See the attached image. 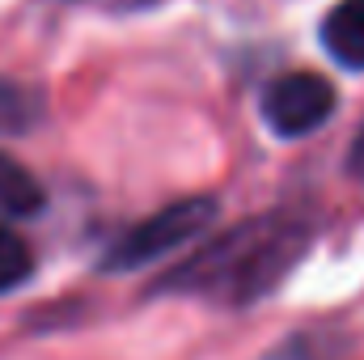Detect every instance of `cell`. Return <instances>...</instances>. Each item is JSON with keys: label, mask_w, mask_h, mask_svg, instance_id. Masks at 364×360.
<instances>
[{"label": "cell", "mask_w": 364, "mask_h": 360, "mask_svg": "<svg viewBox=\"0 0 364 360\" xmlns=\"http://www.w3.org/2000/svg\"><path fill=\"white\" fill-rule=\"evenodd\" d=\"M305 246H309V229L284 212L242 221L216 242L199 246L182 268H174L157 284V292H191L220 305H250L267 297L301 263Z\"/></svg>", "instance_id": "1"}, {"label": "cell", "mask_w": 364, "mask_h": 360, "mask_svg": "<svg viewBox=\"0 0 364 360\" xmlns=\"http://www.w3.org/2000/svg\"><path fill=\"white\" fill-rule=\"evenodd\" d=\"M212 221H216V199H208V195L178 199V203L161 208L157 216L140 221L136 229H127V233L102 255V268L106 271L144 268V263H153V259H161V255L186 246V242H195Z\"/></svg>", "instance_id": "2"}, {"label": "cell", "mask_w": 364, "mask_h": 360, "mask_svg": "<svg viewBox=\"0 0 364 360\" xmlns=\"http://www.w3.org/2000/svg\"><path fill=\"white\" fill-rule=\"evenodd\" d=\"M335 110V85L318 73H288L263 93V119L275 136L296 140L322 127Z\"/></svg>", "instance_id": "3"}, {"label": "cell", "mask_w": 364, "mask_h": 360, "mask_svg": "<svg viewBox=\"0 0 364 360\" xmlns=\"http://www.w3.org/2000/svg\"><path fill=\"white\" fill-rule=\"evenodd\" d=\"M322 43L343 68H364V0H339L326 13Z\"/></svg>", "instance_id": "4"}, {"label": "cell", "mask_w": 364, "mask_h": 360, "mask_svg": "<svg viewBox=\"0 0 364 360\" xmlns=\"http://www.w3.org/2000/svg\"><path fill=\"white\" fill-rule=\"evenodd\" d=\"M38 203H43V186L30 179L17 162L0 157V208L17 212V216H30V212H38Z\"/></svg>", "instance_id": "5"}, {"label": "cell", "mask_w": 364, "mask_h": 360, "mask_svg": "<svg viewBox=\"0 0 364 360\" xmlns=\"http://www.w3.org/2000/svg\"><path fill=\"white\" fill-rule=\"evenodd\" d=\"M30 271H34V255H30V246H26L17 233L0 229V292L26 284Z\"/></svg>", "instance_id": "6"}, {"label": "cell", "mask_w": 364, "mask_h": 360, "mask_svg": "<svg viewBox=\"0 0 364 360\" xmlns=\"http://www.w3.org/2000/svg\"><path fill=\"white\" fill-rule=\"evenodd\" d=\"M38 119V97L13 81H0V132H21Z\"/></svg>", "instance_id": "7"}, {"label": "cell", "mask_w": 364, "mask_h": 360, "mask_svg": "<svg viewBox=\"0 0 364 360\" xmlns=\"http://www.w3.org/2000/svg\"><path fill=\"white\" fill-rule=\"evenodd\" d=\"M348 174H356L364 182V127H360V136H356V144H352V153H348Z\"/></svg>", "instance_id": "8"}]
</instances>
